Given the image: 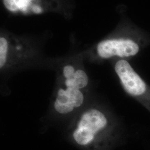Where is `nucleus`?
Segmentation results:
<instances>
[{"label":"nucleus","instance_id":"3","mask_svg":"<svg viewBox=\"0 0 150 150\" xmlns=\"http://www.w3.org/2000/svg\"><path fill=\"white\" fill-rule=\"evenodd\" d=\"M139 48L137 43L130 40H107L98 43L97 51L103 59L115 56L126 57L136 55L139 52Z\"/></svg>","mask_w":150,"mask_h":150},{"label":"nucleus","instance_id":"9","mask_svg":"<svg viewBox=\"0 0 150 150\" xmlns=\"http://www.w3.org/2000/svg\"><path fill=\"white\" fill-rule=\"evenodd\" d=\"M63 72L66 79H73L74 77L75 74V69L72 66H66L64 68Z\"/></svg>","mask_w":150,"mask_h":150},{"label":"nucleus","instance_id":"1","mask_svg":"<svg viewBox=\"0 0 150 150\" xmlns=\"http://www.w3.org/2000/svg\"><path fill=\"white\" fill-rule=\"evenodd\" d=\"M105 115L97 109H90L81 116L73 137L76 143L86 146L91 143L96 134L107 126Z\"/></svg>","mask_w":150,"mask_h":150},{"label":"nucleus","instance_id":"7","mask_svg":"<svg viewBox=\"0 0 150 150\" xmlns=\"http://www.w3.org/2000/svg\"><path fill=\"white\" fill-rule=\"evenodd\" d=\"M77 88L78 89H81L87 86L88 84V77L85 71L81 70H79L75 72V76L74 77Z\"/></svg>","mask_w":150,"mask_h":150},{"label":"nucleus","instance_id":"2","mask_svg":"<svg viewBox=\"0 0 150 150\" xmlns=\"http://www.w3.org/2000/svg\"><path fill=\"white\" fill-rule=\"evenodd\" d=\"M115 70L123 88L129 94L137 98L145 95L147 89L146 83L127 61L119 60Z\"/></svg>","mask_w":150,"mask_h":150},{"label":"nucleus","instance_id":"8","mask_svg":"<svg viewBox=\"0 0 150 150\" xmlns=\"http://www.w3.org/2000/svg\"><path fill=\"white\" fill-rule=\"evenodd\" d=\"M8 43L5 38H0V67L2 68L6 64Z\"/></svg>","mask_w":150,"mask_h":150},{"label":"nucleus","instance_id":"10","mask_svg":"<svg viewBox=\"0 0 150 150\" xmlns=\"http://www.w3.org/2000/svg\"><path fill=\"white\" fill-rule=\"evenodd\" d=\"M32 10H33V12L36 13H40L42 11L41 8L40 7L38 6H34Z\"/></svg>","mask_w":150,"mask_h":150},{"label":"nucleus","instance_id":"6","mask_svg":"<svg viewBox=\"0 0 150 150\" xmlns=\"http://www.w3.org/2000/svg\"><path fill=\"white\" fill-rule=\"evenodd\" d=\"M67 93L75 107H79L83 102V95L80 90L76 88H67Z\"/></svg>","mask_w":150,"mask_h":150},{"label":"nucleus","instance_id":"4","mask_svg":"<svg viewBox=\"0 0 150 150\" xmlns=\"http://www.w3.org/2000/svg\"><path fill=\"white\" fill-rule=\"evenodd\" d=\"M54 106L56 111L61 114L71 112L75 108L66 91L62 88L58 91Z\"/></svg>","mask_w":150,"mask_h":150},{"label":"nucleus","instance_id":"5","mask_svg":"<svg viewBox=\"0 0 150 150\" xmlns=\"http://www.w3.org/2000/svg\"><path fill=\"white\" fill-rule=\"evenodd\" d=\"M31 0H3L4 4L10 11H26Z\"/></svg>","mask_w":150,"mask_h":150}]
</instances>
